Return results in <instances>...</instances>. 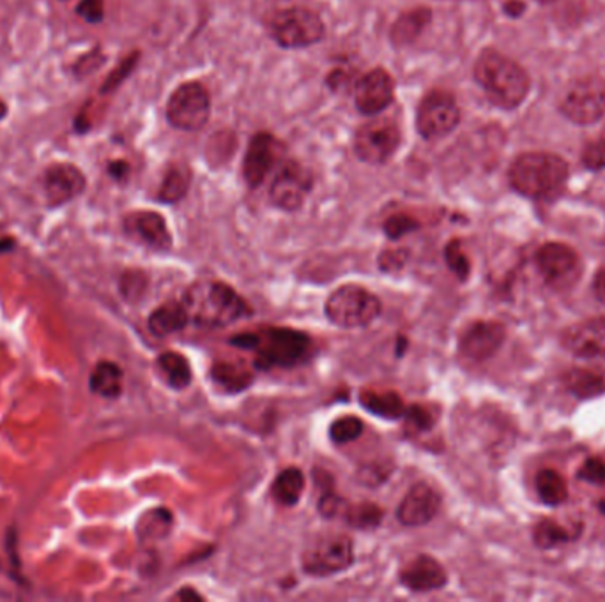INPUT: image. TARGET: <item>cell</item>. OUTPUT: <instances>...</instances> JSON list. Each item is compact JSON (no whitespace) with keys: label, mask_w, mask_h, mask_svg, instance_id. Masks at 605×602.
I'll return each instance as SVG.
<instances>
[{"label":"cell","mask_w":605,"mask_h":602,"mask_svg":"<svg viewBox=\"0 0 605 602\" xmlns=\"http://www.w3.org/2000/svg\"><path fill=\"white\" fill-rule=\"evenodd\" d=\"M232 343L256 352L257 366L262 369L298 366L310 358L313 350L312 339L305 333L285 327L246 333L232 339Z\"/></svg>","instance_id":"cell-2"},{"label":"cell","mask_w":605,"mask_h":602,"mask_svg":"<svg viewBox=\"0 0 605 602\" xmlns=\"http://www.w3.org/2000/svg\"><path fill=\"white\" fill-rule=\"evenodd\" d=\"M76 13L81 18L86 20L87 24H100L104 16L103 0H82Z\"/></svg>","instance_id":"cell-41"},{"label":"cell","mask_w":605,"mask_h":602,"mask_svg":"<svg viewBox=\"0 0 605 602\" xmlns=\"http://www.w3.org/2000/svg\"><path fill=\"white\" fill-rule=\"evenodd\" d=\"M346 519L350 527L370 530L383 522V511L375 504L353 505L347 509Z\"/></svg>","instance_id":"cell-34"},{"label":"cell","mask_w":605,"mask_h":602,"mask_svg":"<svg viewBox=\"0 0 605 602\" xmlns=\"http://www.w3.org/2000/svg\"><path fill=\"white\" fill-rule=\"evenodd\" d=\"M361 434H363V423L355 415L336 419L330 428V437L335 443L355 442L356 438L361 437Z\"/></svg>","instance_id":"cell-35"},{"label":"cell","mask_w":605,"mask_h":602,"mask_svg":"<svg viewBox=\"0 0 605 602\" xmlns=\"http://www.w3.org/2000/svg\"><path fill=\"white\" fill-rule=\"evenodd\" d=\"M506 339L505 325L499 322H477L464 330L459 352L466 361L483 363L496 355Z\"/></svg>","instance_id":"cell-14"},{"label":"cell","mask_w":605,"mask_h":602,"mask_svg":"<svg viewBox=\"0 0 605 602\" xmlns=\"http://www.w3.org/2000/svg\"><path fill=\"white\" fill-rule=\"evenodd\" d=\"M172 522V514L166 509H152L138 519V539L144 544L160 541L171 532Z\"/></svg>","instance_id":"cell-29"},{"label":"cell","mask_w":605,"mask_h":602,"mask_svg":"<svg viewBox=\"0 0 605 602\" xmlns=\"http://www.w3.org/2000/svg\"><path fill=\"white\" fill-rule=\"evenodd\" d=\"M189 322L214 329L234 324L250 315V308L234 288L222 281H200L189 288L185 296Z\"/></svg>","instance_id":"cell-1"},{"label":"cell","mask_w":605,"mask_h":602,"mask_svg":"<svg viewBox=\"0 0 605 602\" xmlns=\"http://www.w3.org/2000/svg\"><path fill=\"white\" fill-rule=\"evenodd\" d=\"M110 174L114 175L115 179H123L124 175L128 174V165L123 161H115L110 165Z\"/></svg>","instance_id":"cell-46"},{"label":"cell","mask_w":605,"mask_h":602,"mask_svg":"<svg viewBox=\"0 0 605 602\" xmlns=\"http://www.w3.org/2000/svg\"><path fill=\"white\" fill-rule=\"evenodd\" d=\"M441 494L427 482H418L407 491L397 509V519L404 527H423L440 513Z\"/></svg>","instance_id":"cell-18"},{"label":"cell","mask_w":605,"mask_h":602,"mask_svg":"<svg viewBox=\"0 0 605 602\" xmlns=\"http://www.w3.org/2000/svg\"><path fill=\"white\" fill-rule=\"evenodd\" d=\"M582 161L590 170L605 168V140L591 141L582 152Z\"/></svg>","instance_id":"cell-40"},{"label":"cell","mask_w":605,"mask_h":602,"mask_svg":"<svg viewBox=\"0 0 605 602\" xmlns=\"http://www.w3.org/2000/svg\"><path fill=\"white\" fill-rule=\"evenodd\" d=\"M104 62V57L101 55L100 48L95 50V52L87 53L86 57H82L78 64L75 66V73L78 76L90 75L92 71L98 70Z\"/></svg>","instance_id":"cell-43"},{"label":"cell","mask_w":605,"mask_h":602,"mask_svg":"<svg viewBox=\"0 0 605 602\" xmlns=\"http://www.w3.org/2000/svg\"><path fill=\"white\" fill-rule=\"evenodd\" d=\"M533 539L536 547L548 550V548H556L563 542H567L570 536H568L567 528H563L554 519H542L534 527Z\"/></svg>","instance_id":"cell-33"},{"label":"cell","mask_w":605,"mask_h":602,"mask_svg":"<svg viewBox=\"0 0 605 602\" xmlns=\"http://www.w3.org/2000/svg\"><path fill=\"white\" fill-rule=\"evenodd\" d=\"M446 264H448L449 271L457 276L459 279H468L469 273H471V265H469L468 256L462 251V246H460L459 240H452L445 250Z\"/></svg>","instance_id":"cell-36"},{"label":"cell","mask_w":605,"mask_h":602,"mask_svg":"<svg viewBox=\"0 0 605 602\" xmlns=\"http://www.w3.org/2000/svg\"><path fill=\"white\" fill-rule=\"evenodd\" d=\"M536 493H539L540 500L544 502L545 505H551V507H556V505H561L565 500L568 499V488L567 482L559 476L558 472L553 471V468H544L536 474Z\"/></svg>","instance_id":"cell-30"},{"label":"cell","mask_w":605,"mask_h":602,"mask_svg":"<svg viewBox=\"0 0 605 602\" xmlns=\"http://www.w3.org/2000/svg\"><path fill=\"white\" fill-rule=\"evenodd\" d=\"M189 188V174L188 170L181 168V166H174V168L169 170L165 175V179L161 183L160 198L161 202L175 203L183 200L188 193Z\"/></svg>","instance_id":"cell-32"},{"label":"cell","mask_w":605,"mask_h":602,"mask_svg":"<svg viewBox=\"0 0 605 602\" xmlns=\"http://www.w3.org/2000/svg\"><path fill=\"white\" fill-rule=\"evenodd\" d=\"M211 375H213V380L217 381L218 386L231 392L243 391L254 380L245 364L229 363V361H220V363L214 364Z\"/></svg>","instance_id":"cell-31"},{"label":"cell","mask_w":605,"mask_h":602,"mask_svg":"<svg viewBox=\"0 0 605 602\" xmlns=\"http://www.w3.org/2000/svg\"><path fill=\"white\" fill-rule=\"evenodd\" d=\"M144 287H146V278L140 273L124 274L123 281H121V292L129 301H135L138 297L143 296Z\"/></svg>","instance_id":"cell-42"},{"label":"cell","mask_w":605,"mask_h":602,"mask_svg":"<svg viewBox=\"0 0 605 602\" xmlns=\"http://www.w3.org/2000/svg\"><path fill=\"white\" fill-rule=\"evenodd\" d=\"M188 324V311H186L185 304H177V302H169V304L158 308L157 311H152L149 322H147L151 335L157 338L175 335L185 329Z\"/></svg>","instance_id":"cell-22"},{"label":"cell","mask_w":605,"mask_h":602,"mask_svg":"<svg viewBox=\"0 0 605 602\" xmlns=\"http://www.w3.org/2000/svg\"><path fill=\"white\" fill-rule=\"evenodd\" d=\"M431 18L432 13L425 10V8L404 13L403 16L395 22V25H393L392 41L398 45V47L411 45L412 41H417V38H420V34L425 30Z\"/></svg>","instance_id":"cell-24"},{"label":"cell","mask_w":605,"mask_h":602,"mask_svg":"<svg viewBox=\"0 0 605 602\" xmlns=\"http://www.w3.org/2000/svg\"><path fill=\"white\" fill-rule=\"evenodd\" d=\"M5 113H8V106L0 101V118H4Z\"/></svg>","instance_id":"cell-48"},{"label":"cell","mask_w":605,"mask_h":602,"mask_svg":"<svg viewBox=\"0 0 605 602\" xmlns=\"http://www.w3.org/2000/svg\"><path fill=\"white\" fill-rule=\"evenodd\" d=\"M138 62V53H132V55L126 57L118 67H115L112 73H110L109 78L104 80L103 87H101V92L103 95H110V92H114L118 89L119 85L123 84L129 75H132L133 70L137 66Z\"/></svg>","instance_id":"cell-37"},{"label":"cell","mask_w":605,"mask_h":602,"mask_svg":"<svg viewBox=\"0 0 605 602\" xmlns=\"http://www.w3.org/2000/svg\"><path fill=\"white\" fill-rule=\"evenodd\" d=\"M86 175L78 166L55 163L45 172L44 189L50 208H61L81 197L86 189Z\"/></svg>","instance_id":"cell-17"},{"label":"cell","mask_w":605,"mask_h":602,"mask_svg":"<svg viewBox=\"0 0 605 602\" xmlns=\"http://www.w3.org/2000/svg\"><path fill=\"white\" fill-rule=\"evenodd\" d=\"M561 110L576 124H593L605 112V81L601 76L577 80L563 98Z\"/></svg>","instance_id":"cell-11"},{"label":"cell","mask_w":605,"mask_h":602,"mask_svg":"<svg viewBox=\"0 0 605 602\" xmlns=\"http://www.w3.org/2000/svg\"><path fill=\"white\" fill-rule=\"evenodd\" d=\"M301 559L307 575L326 578L349 569L355 562V550L353 541L344 534H326L308 544Z\"/></svg>","instance_id":"cell-6"},{"label":"cell","mask_w":605,"mask_h":602,"mask_svg":"<svg viewBox=\"0 0 605 602\" xmlns=\"http://www.w3.org/2000/svg\"><path fill=\"white\" fill-rule=\"evenodd\" d=\"M124 228L129 236L140 240L152 250H171V231H169L165 220L158 212H133L124 220Z\"/></svg>","instance_id":"cell-21"},{"label":"cell","mask_w":605,"mask_h":602,"mask_svg":"<svg viewBox=\"0 0 605 602\" xmlns=\"http://www.w3.org/2000/svg\"><path fill=\"white\" fill-rule=\"evenodd\" d=\"M157 364L166 384L175 391H185L186 387L192 384V367L181 353H161Z\"/></svg>","instance_id":"cell-27"},{"label":"cell","mask_w":605,"mask_h":602,"mask_svg":"<svg viewBox=\"0 0 605 602\" xmlns=\"http://www.w3.org/2000/svg\"><path fill=\"white\" fill-rule=\"evenodd\" d=\"M577 477L591 485H605V462L601 457H591L584 465L581 466V471L577 472Z\"/></svg>","instance_id":"cell-38"},{"label":"cell","mask_w":605,"mask_h":602,"mask_svg":"<svg viewBox=\"0 0 605 602\" xmlns=\"http://www.w3.org/2000/svg\"><path fill=\"white\" fill-rule=\"evenodd\" d=\"M282 152L284 147L270 133H259L251 138L243 163V174L250 188H257L264 183Z\"/></svg>","instance_id":"cell-16"},{"label":"cell","mask_w":605,"mask_h":602,"mask_svg":"<svg viewBox=\"0 0 605 602\" xmlns=\"http://www.w3.org/2000/svg\"><path fill=\"white\" fill-rule=\"evenodd\" d=\"M568 391L572 392L581 400H590L595 396L605 392V378L602 373L593 372V369H584V367H576L563 378Z\"/></svg>","instance_id":"cell-25"},{"label":"cell","mask_w":605,"mask_h":602,"mask_svg":"<svg viewBox=\"0 0 605 602\" xmlns=\"http://www.w3.org/2000/svg\"><path fill=\"white\" fill-rule=\"evenodd\" d=\"M123 369L118 364L101 361V363L96 364L95 369L90 373L89 389L101 398L114 400L123 392Z\"/></svg>","instance_id":"cell-23"},{"label":"cell","mask_w":605,"mask_h":602,"mask_svg":"<svg viewBox=\"0 0 605 602\" xmlns=\"http://www.w3.org/2000/svg\"><path fill=\"white\" fill-rule=\"evenodd\" d=\"M305 491V476L296 466L280 472L273 482V497L280 505L293 507L301 500Z\"/></svg>","instance_id":"cell-26"},{"label":"cell","mask_w":605,"mask_h":602,"mask_svg":"<svg viewBox=\"0 0 605 602\" xmlns=\"http://www.w3.org/2000/svg\"><path fill=\"white\" fill-rule=\"evenodd\" d=\"M593 292H595L596 299L605 304V268H602L601 273L596 274L595 283H593Z\"/></svg>","instance_id":"cell-45"},{"label":"cell","mask_w":605,"mask_h":602,"mask_svg":"<svg viewBox=\"0 0 605 602\" xmlns=\"http://www.w3.org/2000/svg\"><path fill=\"white\" fill-rule=\"evenodd\" d=\"M542 2H551V0H542Z\"/></svg>","instance_id":"cell-49"},{"label":"cell","mask_w":605,"mask_h":602,"mask_svg":"<svg viewBox=\"0 0 605 602\" xmlns=\"http://www.w3.org/2000/svg\"><path fill=\"white\" fill-rule=\"evenodd\" d=\"M312 174L302 168L296 161H288L282 166L273 186H271V200L282 211H298L305 198L312 189Z\"/></svg>","instance_id":"cell-13"},{"label":"cell","mask_w":605,"mask_h":602,"mask_svg":"<svg viewBox=\"0 0 605 602\" xmlns=\"http://www.w3.org/2000/svg\"><path fill=\"white\" fill-rule=\"evenodd\" d=\"M474 78L492 103L506 110L519 106L530 90V78L526 71L494 50L478 57Z\"/></svg>","instance_id":"cell-3"},{"label":"cell","mask_w":605,"mask_h":602,"mask_svg":"<svg viewBox=\"0 0 605 602\" xmlns=\"http://www.w3.org/2000/svg\"><path fill=\"white\" fill-rule=\"evenodd\" d=\"M361 405L369 410L370 414L384 419H400L406 414L403 398L395 392H363Z\"/></svg>","instance_id":"cell-28"},{"label":"cell","mask_w":605,"mask_h":602,"mask_svg":"<svg viewBox=\"0 0 605 602\" xmlns=\"http://www.w3.org/2000/svg\"><path fill=\"white\" fill-rule=\"evenodd\" d=\"M459 123V106L454 96L446 90H432L418 106V131L427 140L446 137Z\"/></svg>","instance_id":"cell-10"},{"label":"cell","mask_w":605,"mask_h":602,"mask_svg":"<svg viewBox=\"0 0 605 602\" xmlns=\"http://www.w3.org/2000/svg\"><path fill=\"white\" fill-rule=\"evenodd\" d=\"M398 578L407 590L417 593L434 592V590H441L448 584L445 567L429 555L412 559L400 570Z\"/></svg>","instance_id":"cell-20"},{"label":"cell","mask_w":605,"mask_h":602,"mask_svg":"<svg viewBox=\"0 0 605 602\" xmlns=\"http://www.w3.org/2000/svg\"><path fill=\"white\" fill-rule=\"evenodd\" d=\"M579 254L570 246L548 242L536 253V265L545 283L554 288L572 287L581 276Z\"/></svg>","instance_id":"cell-12"},{"label":"cell","mask_w":605,"mask_h":602,"mask_svg":"<svg viewBox=\"0 0 605 602\" xmlns=\"http://www.w3.org/2000/svg\"><path fill=\"white\" fill-rule=\"evenodd\" d=\"M211 115V99L206 87L189 81L181 85L166 104V118L172 126L183 131H199Z\"/></svg>","instance_id":"cell-7"},{"label":"cell","mask_w":605,"mask_h":602,"mask_svg":"<svg viewBox=\"0 0 605 602\" xmlns=\"http://www.w3.org/2000/svg\"><path fill=\"white\" fill-rule=\"evenodd\" d=\"M395 95V84L390 73L384 70H374L356 85V106L365 115H375L388 109Z\"/></svg>","instance_id":"cell-19"},{"label":"cell","mask_w":605,"mask_h":602,"mask_svg":"<svg viewBox=\"0 0 605 602\" xmlns=\"http://www.w3.org/2000/svg\"><path fill=\"white\" fill-rule=\"evenodd\" d=\"M432 417L425 409H420V406H415V409L407 410V421L409 423L415 424V428L418 431H425V429L432 428Z\"/></svg>","instance_id":"cell-44"},{"label":"cell","mask_w":605,"mask_h":602,"mask_svg":"<svg viewBox=\"0 0 605 602\" xmlns=\"http://www.w3.org/2000/svg\"><path fill=\"white\" fill-rule=\"evenodd\" d=\"M522 11H524V4L520 0H510L506 4V13L510 14V16H519Z\"/></svg>","instance_id":"cell-47"},{"label":"cell","mask_w":605,"mask_h":602,"mask_svg":"<svg viewBox=\"0 0 605 602\" xmlns=\"http://www.w3.org/2000/svg\"><path fill=\"white\" fill-rule=\"evenodd\" d=\"M271 30L282 47H312L324 36V24L318 13L307 8H291L274 16Z\"/></svg>","instance_id":"cell-8"},{"label":"cell","mask_w":605,"mask_h":602,"mask_svg":"<svg viewBox=\"0 0 605 602\" xmlns=\"http://www.w3.org/2000/svg\"><path fill=\"white\" fill-rule=\"evenodd\" d=\"M400 147V131L392 118L381 117L363 124L355 138L356 155L369 165H383Z\"/></svg>","instance_id":"cell-9"},{"label":"cell","mask_w":605,"mask_h":602,"mask_svg":"<svg viewBox=\"0 0 605 602\" xmlns=\"http://www.w3.org/2000/svg\"><path fill=\"white\" fill-rule=\"evenodd\" d=\"M508 175L511 186L519 193L530 198H548L561 191L568 166L559 155L530 152L514 161Z\"/></svg>","instance_id":"cell-4"},{"label":"cell","mask_w":605,"mask_h":602,"mask_svg":"<svg viewBox=\"0 0 605 602\" xmlns=\"http://www.w3.org/2000/svg\"><path fill=\"white\" fill-rule=\"evenodd\" d=\"M417 228L418 223L409 216H403V214L390 217L388 222L384 223V231L392 239H400V237L407 236L409 231L417 230Z\"/></svg>","instance_id":"cell-39"},{"label":"cell","mask_w":605,"mask_h":602,"mask_svg":"<svg viewBox=\"0 0 605 602\" xmlns=\"http://www.w3.org/2000/svg\"><path fill=\"white\" fill-rule=\"evenodd\" d=\"M563 347L579 359H605V318H588L563 330Z\"/></svg>","instance_id":"cell-15"},{"label":"cell","mask_w":605,"mask_h":602,"mask_svg":"<svg viewBox=\"0 0 605 602\" xmlns=\"http://www.w3.org/2000/svg\"><path fill=\"white\" fill-rule=\"evenodd\" d=\"M381 311L383 306L378 297L358 285L336 288L324 304L328 321L342 329H358L374 324Z\"/></svg>","instance_id":"cell-5"}]
</instances>
